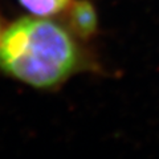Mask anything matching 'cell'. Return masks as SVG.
<instances>
[{
    "label": "cell",
    "mask_w": 159,
    "mask_h": 159,
    "mask_svg": "<svg viewBox=\"0 0 159 159\" xmlns=\"http://www.w3.org/2000/svg\"><path fill=\"white\" fill-rule=\"evenodd\" d=\"M20 4L33 16L49 17L64 11L70 4V0H19Z\"/></svg>",
    "instance_id": "cell-3"
},
{
    "label": "cell",
    "mask_w": 159,
    "mask_h": 159,
    "mask_svg": "<svg viewBox=\"0 0 159 159\" xmlns=\"http://www.w3.org/2000/svg\"><path fill=\"white\" fill-rule=\"evenodd\" d=\"M69 24L72 31L81 37H88L97 28V15L90 3L77 2L69 12Z\"/></svg>",
    "instance_id": "cell-2"
},
{
    "label": "cell",
    "mask_w": 159,
    "mask_h": 159,
    "mask_svg": "<svg viewBox=\"0 0 159 159\" xmlns=\"http://www.w3.org/2000/svg\"><path fill=\"white\" fill-rule=\"evenodd\" d=\"M0 40H2V34H0Z\"/></svg>",
    "instance_id": "cell-4"
},
{
    "label": "cell",
    "mask_w": 159,
    "mask_h": 159,
    "mask_svg": "<svg viewBox=\"0 0 159 159\" xmlns=\"http://www.w3.org/2000/svg\"><path fill=\"white\" fill-rule=\"evenodd\" d=\"M81 64L78 45L65 28L44 17H24L0 40V68L31 86L62 84Z\"/></svg>",
    "instance_id": "cell-1"
}]
</instances>
